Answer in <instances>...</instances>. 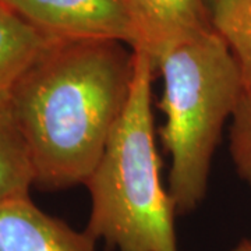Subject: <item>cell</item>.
Segmentation results:
<instances>
[{"label":"cell","mask_w":251,"mask_h":251,"mask_svg":"<svg viewBox=\"0 0 251 251\" xmlns=\"http://www.w3.org/2000/svg\"><path fill=\"white\" fill-rule=\"evenodd\" d=\"M134 50L117 41L56 39L10 94L35 186L85 184L125 112Z\"/></svg>","instance_id":"6da1fadb"},{"label":"cell","mask_w":251,"mask_h":251,"mask_svg":"<svg viewBox=\"0 0 251 251\" xmlns=\"http://www.w3.org/2000/svg\"><path fill=\"white\" fill-rule=\"evenodd\" d=\"M134 75L125 112L85 186L91 197L85 232L109 250L179 251L176 208L163 187L155 145L152 77L148 54L134 50Z\"/></svg>","instance_id":"7a4b0ae2"},{"label":"cell","mask_w":251,"mask_h":251,"mask_svg":"<svg viewBox=\"0 0 251 251\" xmlns=\"http://www.w3.org/2000/svg\"><path fill=\"white\" fill-rule=\"evenodd\" d=\"M155 70L163 81L159 135L171 156L169 194L176 214L186 215L205 197L224 126L246 85L233 53L214 28L165 49Z\"/></svg>","instance_id":"3957f363"},{"label":"cell","mask_w":251,"mask_h":251,"mask_svg":"<svg viewBox=\"0 0 251 251\" xmlns=\"http://www.w3.org/2000/svg\"><path fill=\"white\" fill-rule=\"evenodd\" d=\"M46 35L62 41H117L133 50L140 31L128 0H0Z\"/></svg>","instance_id":"277c9868"},{"label":"cell","mask_w":251,"mask_h":251,"mask_svg":"<svg viewBox=\"0 0 251 251\" xmlns=\"http://www.w3.org/2000/svg\"><path fill=\"white\" fill-rule=\"evenodd\" d=\"M0 251H97V240L24 196L0 202Z\"/></svg>","instance_id":"5b68a950"},{"label":"cell","mask_w":251,"mask_h":251,"mask_svg":"<svg viewBox=\"0 0 251 251\" xmlns=\"http://www.w3.org/2000/svg\"><path fill=\"white\" fill-rule=\"evenodd\" d=\"M140 31L134 50L155 60L169 46L212 29L206 0H128Z\"/></svg>","instance_id":"8992f818"},{"label":"cell","mask_w":251,"mask_h":251,"mask_svg":"<svg viewBox=\"0 0 251 251\" xmlns=\"http://www.w3.org/2000/svg\"><path fill=\"white\" fill-rule=\"evenodd\" d=\"M54 41L0 1V97H9L18 80Z\"/></svg>","instance_id":"52a82bcc"},{"label":"cell","mask_w":251,"mask_h":251,"mask_svg":"<svg viewBox=\"0 0 251 251\" xmlns=\"http://www.w3.org/2000/svg\"><path fill=\"white\" fill-rule=\"evenodd\" d=\"M34 166L9 97H0V202L29 196Z\"/></svg>","instance_id":"ba28073f"},{"label":"cell","mask_w":251,"mask_h":251,"mask_svg":"<svg viewBox=\"0 0 251 251\" xmlns=\"http://www.w3.org/2000/svg\"><path fill=\"white\" fill-rule=\"evenodd\" d=\"M211 24L233 53L251 87V0H206Z\"/></svg>","instance_id":"9c48e42d"},{"label":"cell","mask_w":251,"mask_h":251,"mask_svg":"<svg viewBox=\"0 0 251 251\" xmlns=\"http://www.w3.org/2000/svg\"><path fill=\"white\" fill-rule=\"evenodd\" d=\"M229 148L234 168L251 186V87H246L230 120Z\"/></svg>","instance_id":"30bf717a"},{"label":"cell","mask_w":251,"mask_h":251,"mask_svg":"<svg viewBox=\"0 0 251 251\" xmlns=\"http://www.w3.org/2000/svg\"><path fill=\"white\" fill-rule=\"evenodd\" d=\"M232 251H251V239H243L234 246Z\"/></svg>","instance_id":"8fae6325"}]
</instances>
